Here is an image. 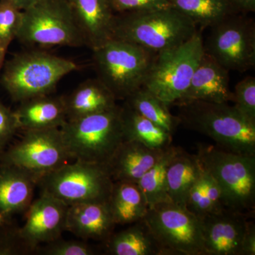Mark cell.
Instances as JSON below:
<instances>
[{"label": "cell", "instance_id": "cell-1", "mask_svg": "<svg viewBox=\"0 0 255 255\" xmlns=\"http://www.w3.org/2000/svg\"><path fill=\"white\" fill-rule=\"evenodd\" d=\"M179 124L200 132L223 150L255 156V123L228 103L189 101L177 105Z\"/></svg>", "mask_w": 255, "mask_h": 255}, {"label": "cell", "instance_id": "cell-2", "mask_svg": "<svg viewBox=\"0 0 255 255\" xmlns=\"http://www.w3.org/2000/svg\"><path fill=\"white\" fill-rule=\"evenodd\" d=\"M197 32L192 20L170 6L115 14L112 38L158 53L182 44Z\"/></svg>", "mask_w": 255, "mask_h": 255}, {"label": "cell", "instance_id": "cell-3", "mask_svg": "<svg viewBox=\"0 0 255 255\" xmlns=\"http://www.w3.org/2000/svg\"><path fill=\"white\" fill-rule=\"evenodd\" d=\"M73 60L33 50L18 53L4 64L1 84L14 102L51 95L62 78L79 70Z\"/></svg>", "mask_w": 255, "mask_h": 255}, {"label": "cell", "instance_id": "cell-4", "mask_svg": "<svg viewBox=\"0 0 255 255\" xmlns=\"http://www.w3.org/2000/svg\"><path fill=\"white\" fill-rule=\"evenodd\" d=\"M203 168L219 184L223 204L232 211L253 216L255 210V156L223 150L216 145L198 144Z\"/></svg>", "mask_w": 255, "mask_h": 255}, {"label": "cell", "instance_id": "cell-5", "mask_svg": "<svg viewBox=\"0 0 255 255\" xmlns=\"http://www.w3.org/2000/svg\"><path fill=\"white\" fill-rule=\"evenodd\" d=\"M92 51L97 78L117 100H125L144 86L157 54L135 43L115 38Z\"/></svg>", "mask_w": 255, "mask_h": 255}, {"label": "cell", "instance_id": "cell-6", "mask_svg": "<svg viewBox=\"0 0 255 255\" xmlns=\"http://www.w3.org/2000/svg\"><path fill=\"white\" fill-rule=\"evenodd\" d=\"M122 107L73 120L60 128L71 159L106 164L124 140Z\"/></svg>", "mask_w": 255, "mask_h": 255}, {"label": "cell", "instance_id": "cell-7", "mask_svg": "<svg viewBox=\"0 0 255 255\" xmlns=\"http://www.w3.org/2000/svg\"><path fill=\"white\" fill-rule=\"evenodd\" d=\"M16 39L28 46H85L81 31L65 0H39L23 10Z\"/></svg>", "mask_w": 255, "mask_h": 255}, {"label": "cell", "instance_id": "cell-8", "mask_svg": "<svg viewBox=\"0 0 255 255\" xmlns=\"http://www.w3.org/2000/svg\"><path fill=\"white\" fill-rule=\"evenodd\" d=\"M199 31L175 48L157 53L144 87L167 105L182 98L204 53Z\"/></svg>", "mask_w": 255, "mask_h": 255}, {"label": "cell", "instance_id": "cell-9", "mask_svg": "<svg viewBox=\"0 0 255 255\" xmlns=\"http://www.w3.org/2000/svg\"><path fill=\"white\" fill-rule=\"evenodd\" d=\"M68 206L108 203L114 181L106 164L75 160L46 174L38 183Z\"/></svg>", "mask_w": 255, "mask_h": 255}, {"label": "cell", "instance_id": "cell-10", "mask_svg": "<svg viewBox=\"0 0 255 255\" xmlns=\"http://www.w3.org/2000/svg\"><path fill=\"white\" fill-rule=\"evenodd\" d=\"M164 255H205L201 220L172 201L149 207L143 218Z\"/></svg>", "mask_w": 255, "mask_h": 255}, {"label": "cell", "instance_id": "cell-11", "mask_svg": "<svg viewBox=\"0 0 255 255\" xmlns=\"http://www.w3.org/2000/svg\"><path fill=\"white\" fill-rule=\"evenodd\" d=\"M204 51L228 71L243 73L255 65V23L246 14H233L211 26Z\"/></svg>", "mask_w": 255, "mask_h": 255}, {"label": "cell", "instance_id": "cell-12", "mask_svg": "<svg viewBox=\"0 0 255 255\" xmlns=\"http://www.w3.org/2000/svg\"><path fill=\"white\" fill-rule=\"evenodd\" d=\"M70 159L60 128L26 130L21 140L0 153V166H16L41 179Z\"/></svg>", "mask_w": 255, "mask_h": 255}, {"label": "cell", "instance_id": "cell-13", "mask_svg": "<svg viewBox=\"0 0 255 255\" xmlns=\"http://www.w3.org/2000/svg\"><path fill=\"white\" fill-rule=\"evenodd\" d=\"M69 206L46 191L32 201L26 211V222L19 228L20 235L28 246L36 252L41 244L61 237L66 231Z\"/></svg>", "mask_w": 255, "mask_h": 255}, {"label": "cell", "instance_id": "cell-14", "mask_svg": "<svg viewBox=\"0 0 255 255\" xmlns=\"http://www.w3.org/2000/svg\"><path fill=\"white\" fill-rule=\"evenodd\" d=\"M249 217L223 208L201 218L205 255H242Z\"/></svg>", "mask_w": 255, "mask_h": 255}, {"label": "cell", "instance_id": "cell-15", "mask_svg": "<svg viewBox=\"0 0 255 255\" xmlns=\"http://www.w3.org/2000/svg\"><path fill=\"white\" fill-rule=\"evenodd\" d=\"M228 73L227 69L204 51L187 91L175 105L194 100L219 103L233 102Z\"/></svg>", "mask_w": 255, "mask_h": 255}, {"label": "cell", "instance_id": "cell-16", "mask_svg": "<svg viewBox=\"0 0 255 255\" xmlns=\"http://www.w3.org/2000/svg\"><path fill=\"white\" fill-rule=\"evenodd\" d=\"M76 21L85 46L92 50L112 39L115 14L108 0H65Z\"/></svg>", "mask_w": 255, "mask_h": 255}, {"label": "cell", "instance_id": "cell-17", "mask_svg": "<svg viewBox=\"0 0 255 255\" xmlns=\"http://www.w3.org/2000/svg\"><path fill=\"white\" fill-rule=\"evenodd\" d=\"M167 148L152 149L140 142L124 140L107 164L111 177L114 182L137 183Z\"/></svg>", "mask_w": 255, "mask_h": 255}, {"label": "cell", "instance_id": "cell-18", "mask_svg": "<svg viewBox=\"0 0 255 255\" xmlns=\"http://www.w3.org/2000/svg\"><path fill=\"white\" fill-rule=\"evenodd\" d=\"M116 226L107 203L69 206L66 231L82 240L107 243Z\"/></svg>", "mask_w": 255, "mask_h": 255}, {"label": "cell", "instance_id": "cell-19", "mask_svg": "<svg viewBox=\"0 0 255 255\" xmlns=\"http://www.w3.org/2000/svg\"><path fill=\"white\" fill-rule=\"evenodd\" d=\"M40 178L16 166H0V213L9 216L26 212Z\"/></svg>", "mask_w": 255, "mask_h": 255}, {"label": "cell", "instance_id": "cell-20", "mask_svg": "<svg viewBox=\"0 0 255 255\" xmlns=\"http://www.w3.org/2000/svg\"><path fill=\"white\" fill-rule=\"evenodd\" d=\"M14 113L23 131L60 128L68 120L64 97L50 95L20 102Z\"/></svg>", "mask_w": 255, "mask_h": 255}, {"label": "cell", "instance_id": "cell-21", "mask_svg": "<svg viewBox=\"0 0 255 255\" xmlns=\"http://www.w3.org/2000/svg\"><path fill=\"white\" fill-rule=\"evenodd\" d=\"M64 100L68 120L100 113L117 106V99L98 78L85 80Z\"/></svg>", "mask_w": 255, "mask_h": 255}, {"label": "cell", "instance_id": "cell-22", "mask_svg": "<svg viewBox=\"0 0 255 255\" xmlns=\"http://www.w3.org/2000/svg\"><path fill=\"white\" fill-rule=\"evenodd\" d=\"M116 225H130L143 219L148 205L137 183L114 182L108 203Z\"/></svg>", "mask_w": 255, "mask_h": 255}, {"label": "cell", "instance_id": "cell-23", "mask_svg": "<svg viewBox=\"0 0 255 255\" xmlns=\"http://www.w3.org/2000/svg\"><path fill=\"white\" fill-rule=\"evenodd\" d=\"M106 243L110 255H164L144 219L132 223L123 231L114 233Z\"/></svg>", "mask_w": 255, "mask_h": 255}, {"label": "cell", "instance_id": "cell-24", "mask_svg": "<svg viewBox=\"0 0 255 255\" xmlns=\"http://www.w3.org/2000/svg\"><path fill=\"white\" fill-rule=\"evenodd\" d=\"M204 172L197 155L181 151L169 164L167 172V191L169 200L185 206L188 193Z\"/></svg>", "mask_w": 255, "mask_h": 255}, {"label": "cell", "instance_id": "cell-25", "mask_svg": "<svg viewBox=\"0 0 255 255\" xmlns=\"http://www.w3.org/2000/svg\"><path fill=\"white\" fill-rule=\"evenodd\" d=\"M122 109L124 140H133L150 148L159 150L172 145V134L142 117L126 104Z\"/></svg>", "mask_w": 255, "mask_h": 255}, {"label": "cell", "instance_id": "cell-26", "mask_svg": "<svg viewBox=\"0 0 255 255\" xmlns=\"http://www.w3.org/2000/svg\"><path fill=\"white\" fill-rule=\"evenodd\" d=\"M171 7L198 26L211 27L229 15L238 14L226 0H168Z\"/></svg>", "mask_w": 255, "mask_h": 255}, {"label": "cell", "instance_id": "cell-27", "mask_svg": "<svg viewBox=\"0 0 255 255\" xmlns=\"http://www.w3.org/2000/svg\"><path fill=\"white\" fill-rule=\"evenodd\" d=\"M126 105L172 134L179 124L177 117L169 112L167 104L157 98L145 87H142L127 97Z\"/></svg>", "mask_w": 255, "mask_h": 255}, {"label": "cell", "instance_id": "cell-28", "mask_svg": "<svg viewBox=\"0 0 255 255\" xmlns=\"http://www.w3.org/2000/svg\"><path fill=\"white\" fill-rule=\"evenodd\" d=\"M183 150L171 145L161 158L137 182L147 201L148 208L159 203L171 201L167 191V172L169 164Z\"/></svg>", "mask_w": 255, "mask_h": 255}, {"label": "cell", "instance_id": "cell-29", "mask_svg": "<svg viewBox=\"0 0 255 255\" xmlns=\"http://www.w3.org/2000/svg\"><path fill=\"white\" fill-rule=\"evenodd\" d=\"M22 10L9 0H0V47L7 50L10 43L16 38L21 23Z\"/></svg>", "mask_w": 255, "mask_h": 255}, {"label": "cell", "instance_id": "cell-30", "mask_svg": "<svg viewBox=\"0 0 255 255\" xmlns=\"http://www.w3.org/2000/svg\"><path fill=\"white\" fill-rule=\"evenodd\" d=\"M233 94L234 107L247 119L255 123V78L247 77L236 85Z\"/></svg>", "mask_w": 255, "mask_h": 255}, {"label": "cell", "instance_id": "cell-31", "mask_svg": "<svg viewBox=\"0 0 255 255\" xmlns=\"http://www.w3.org/2000/svg\"><path fill=\"white\" fill-rule=\"evenodd\" d=\"M47 255H94L96 251L90 245L81 241H65L61 237L46 243L39 250Z\"/></svg>", "mask_w": 255, "mask_h": 255}, {"label": "cell", "instance_id": "cell-32", "mask_svg": "<svg viewBox=\"0 0 255 255\" xmlns=\"http://www.w3.org/2000/svg\"><path fill=\"white\" fill-rule=\"evenodd\" d=\"M4 230L0 234V255H25L33 252L21 238L19 228Z\"/></svg>", "mask_w": 255, "mask_h": 255}, {"label": "cell", "instance_id": "cell-33", "mask_svg": "<svg viewBox=\"0 0 255 255\" xmlns=\"http://www.w3.org/2000/svg\"><path fill=\"white\" fill-rule=\"evenodd\" d=\"M114 14L170 7L168 0H108Z\"/></svg>", "mask_w": 255, "mask_h": 255}, {"label": "cell", "instance_id": "cell-34", "mask_svg": "<svg viewBox=\"0 0 255 255\" xmlns=\"http://www.w3.org/2000/svg\"><path fill=\"white\" fill-rule=\"evenodd\" d=\"M185 206L199 219L209 214L206 199L204 170L188 193Z\"/></svg>", "mask_w": 255, "mask_h": 255}, {"label": "cell", "instance_id": "cell-35", "mask_svg": "<svg viewBox=\"0 0 255 255\" xmlns=\"http://www.w3.org/2000/svg\"><path fill=\"white\" fill-rule=\"evenodd\" d=\"M18 129L14 111L10 110L0 101V153L4 150Z\"/></svg>", "mask_w": 255, "mask_h": 255}, {"label": "cell", "instance_id": "cell-36", "mask_svg": "<svg viewBox=\"0 0 255 255\" xmlns=\"http://www.w3.org/2000/svg\"><path fill=\"white\" fill-rule=\"evenodd\" d=\"M204 179H205L206 199L209 214L216 212L223 209V208H226L223 204L222 193L219 184L205 170H204Z\"/></svg>", "mask_w": 255, "mask_h": 255}, {"label": "cell", "instance_id": "cell-37", "mask_svg": "<svg viewBox=\"0 0 255 255\" xmlns=\"http://www.w3.org/2000/svg\"><path fill=\"white\" fill-rule=\"evenodd\" d=\"M255 255V225L250 221L242 246V255Z\"/></svg>", "mask_w": 255, "mask_h": 255}, {"label": "cell", "instance_id": "cell-38", "mask_svg": "<svg viewBox=\"0 0 255 255\" xmlns=\"http://www.w3.org/2000/svg\"><path fill=\"white\" fill-rule=\"evenodd\" d=\"M238 13L255 12V0H226Z\"/></svg>", "mask_w": 255, "mask_h": 255}, {"label": "cell", "instance_id": "cell-39", "mask_svg": "<svg viewBox=\"0 0 255 255\" xmlns=\"http://www.w3.org/2000/svg\"><path fill=\"white\" fill-rule=\"evenodd\" d=\"M9 1L13 3L18 9L23 11V10L27 9L31 5L35 4L37 1H39V0H9Z\"/></svg>", "mask_w": 255, "mask_h": 255}, {"label": "cell", "instance_id": "cell-40", "mask_svg": "<svg viewBox=\"0 0 255 255\" xmlns=\"http://www.w3.org/2000/svg\"><path fill=\"white\" fill-rule=\"evenodd\" d=\"M6 50L3 49L0 47V70L2 68L4 64L5 55H6Z\"/></svg>", "mask_w": 255, "mask_h": 255}, {"label": "cell", "instance_id": "cell-41", "mask_svg": "<svg viewBox=\"0 0 255 255\" xmlns=\"http://www.w3.org/2000/svg\"><path fill=\"white\" fill-rule=\"evenodd\" d=\"M8 218H9V216L0 213V228L2 227L4 224H6Z\"/></svg>", "mask_w": 255, "mask_h": 255}]
</instances>
